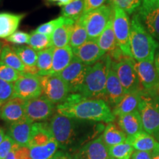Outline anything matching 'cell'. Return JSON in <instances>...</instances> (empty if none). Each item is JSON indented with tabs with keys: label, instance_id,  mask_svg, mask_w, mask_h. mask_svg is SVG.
Returning a JSON list of instances; mask_svg holds the SVG:
<instances>
[{
	"label": "cell",
	"instance_id": "11a10c76",
	"mask_svg": "<svg viewBox=\"0 0 159 159\" xmlns=\"http://www.w3.org/2000/svg\"><path fill=\"white\" fill-rule=\"evenodd\" d=\"M158 140H159V137H158Z\"/></svg>",
	"mask_w": 159,
	"mask_h": 159
},
{
	"label": "cell",
	"instance_id": "9a60e30c",
	"mask_svg": "<svg viewBox=\"0 0 159 159\" xmlns=\"http://www.w3.org/2000/svg\"><path fill=\"white\" fill-rule=\"evenodd\" d=\"M135 69L143 90L150 93H158L159 76L154 63L150 61H135Z\"/></svg>",
	"mask_w": 159,
	"mask_h": 159
},
{
	"label": "cell",
	"instance_id": "c3c4849f",
	"mask_svg": "<svg viewBox=\"0 0 159 159\" xmlns=\"http://www.w3.org/2000/svg\"><path fill=\"white\" fill-rule=\"evenodd\" d=\"M73 0H57V5L59 6H66L67 5H69V3H71Z\"/></svg>",
	"mask_w": 159,
	"mask_h": 159
},
{
	"label": "cell",
	"instance_id": "b9f144b4",
	"mask_svg": "<svg viewBox=\"0 0 159 159\" xmlns=\"http://www.w3.org/2000/svg\"><path fill=\"white\" fill-rule=\"evenodd\" d=\"M5 159H32L28 147L18 146L13 149Z\"/></svg>",
	"mask_w": 159,
	"mask_h": 159
},
{
	"label": "cell",
	"instance_id": "f6af8a7d",
	"mask_svg": "<svg viewBox=\"0 0 159 159\" xmlns=\"http://www.w3.org/2000/svg\"><path fill=\"white\" fill-rule=\"evenodd\" d=\"M52 159H72V157L71 156V155L69 154V152L62 150L57 151Z\"/></svg>",
	"mask_w": 159,
	"mask_h": 159
},
{
	"label": "cell",
	"instance_id": "db71d44e",
	"mask_svg": "<svg viewBox=\"0 0 159 159\" xmlns=\"http://www.w3.org/2000/svg\"><path fill=\"white\" fill-rule=\"evenodd\" d=\"M111 159H114V158H111Z\"/></svg>",
	"mask_w": 159,
	"mask_h": 159
},
{
	"label": "cell",
	"instance_id": "4316f807",
	"mask_svg": "<svg viewBox=\"0 0 159 159\" xmlns=\"http://www.w3.org/2000/svg\"><path fill=\"white\" fill-rule=\"evenodd\" d=\"M97 40L99 47L105 54L111 53L118 47L113 27V17L108 21L102 34L99 35Z\"/></svg>",
	"mask_w": 159,
	"mask_h": 159
},
{
	"label": "cell",
	"instance_id": "4dcf8cb0",
	"mask_svg": "<svg viewBox=\"0 0 159 159\" xmlns=\"http://www.w3.org/2000/svg\"><path fill=\"white\" fill-rule=\"evenodd\" d=\"M0 61L11 66V68L19 71V72L23 73L25 71V65L15 52L12 47L5 45L0 55Z\"/></svg>",
	"mask_w": 159,
	"mask_h": 159
},
{
	"label": "cell",
	"instance_id": "2e32d148",
	"mask_svg": "<svg viewBox=\"0 0 159 159\" xmlns=\"http://www.w3.org/2000/svg\"><path fill=\"white\" fill-rule=\"evenodd\" d=\"M72 159H111L109 148L102 136L89 141L75 151Z\"/></svg>",
	"mask_w": 159,
	"mask_h": 159
},
{
	"label": "cell",
	"instance_id": "681fc988",
	"mask_svg": "<svg viewBox=\"0 0 159 159\" xmlns=\"http://www.w3.org/2000/svg\"><path fill=\"white\" fill-rule=\"evenodd\" d=\"M5 136L6 135L5 134V131H4L3 129L0 127V144L2 142V141L4 140V139H5Z\"/></svg>",
	"mask_w": 159,
	"mask_h": 159
},
{
	"label": "cell",
	"instance_id": "d4e9b609",
	"mask_svg": "<svg viewBox=\"0 0 159 159\" xmlns=\"http://www.w3.org/2000/svg\"><path fill=\"white\" fill-rule=\"evenodd\" d=\"M126 141L132 145L134 150L146 152H152L159 143L156 142V139L152 135L144 130L141 131L134 136H128Z\"/></svg>",
	"mask_w": 159,
	"mask_h": 159
},
{
	"label": "cell",
	"instance_id": "8fae6325",
	"mask_svg": "<svg viewBox=\"0 0 159 159\" xmlns=\"http://www.w3.org/2000/svg\"><path fill=\"white\" fill-rule=\"evenodd\" d=\"M42 95V85L41 77L26 73H21V76L14 83L13 96L24 100L35 99Z\"/></svg>",
	"mask_w": 159,
	"mask_h": 159
},
{
	"label": "cell",
	"instance_id": "f907efd6",
	"mask_svg": "<svg viewBox=\"0 0 159 159\" xmlns=\"http://www.w3.org/2000/svg\"><path fill=\"white\" fill-rule=\"evenodd\" d=\"M4 47H5V44H4V43L2 42V41H0V55H1L2 51V49H3Z\"/></svg>",
	"mask_w": 159,
	"mask_h": 159
},
{
	"label": "cell",
	"instance_id": "5b68a950",
	"mask_svg": "<svg viewBox=\"0 0 159 159\" xmlns=\"http://www.w3.org/2000/svg\"><path fill=\"white\" fill-rule=\"evenodd\" d=\"M32 159H52L60 148L49 131L47 122H34L30 143Z\"/></svg>",
	"mask_w": 159,
	"mask_h": 159
},
{
	"label": "cell",
	"instance_id": "44dd1931",
	"mask_svg": "<svg viewBox=\"0 0 159 159\" xmlns=\"http://www.w3.org/2000/svg\"><path fill=\"white\" fill-rule=\"evenodd\" d=\"M118 125L127 136H134L144 130L142 118L138 110L119 116Z\"/></svg>",
	"mask_w": 159,
	"mask_h": 159
},
{
	"label": "cell",
	"instance_id": "6da1fadb",
	"mask_svg": "<svg viewBox=\"0 0 159 159\" xmlns=\"http://www.w3.org/2000/svg\"><path fill=\"white\" fill-rule=\"evenodd\" d=\"M89 121L69 118L57 113L51 117L47 126L55 140L58 143L60 148L63 151H76L97 131L103 128L102 125L93 128Z\"/></svg>",
	"mask_w": 159,
	"mask_h": 159
},
{
	"label": "cell",
	"instance_id": "f35d334b",
	"mask_svg": "<svg viewBox=\"0 0 159 159\" xmlns=\"http://www.w3.org/2000/svg\"><path fill=\"white\" fill-rule=\"evenodd\" d=\"M14 91V83H8L0 79V107L12 98Z\"/></svg>",
	"mask_w": 159,
	"mask_h": 159
},
{
	"label": "cell",
	"instance_id": "ba28073f",
	"mask_svg": "<svg viewBox=\"0 0 159 159\" xmlns=\"http://www.w3.org/2000/svg\"><path fill=\"white\" fill-rule=\"evenodd\" d=\"M111 66L116 71L125 94L143 90L135 69V61L133 57L125 56L116 62L112 61Z\"/></svg>",
	"mask_w": 159,
	"mask_h": 159
},
{
	"label": "cell",
	"instance_id": "277c9868",
	"mask_svg": "<svg viewBox=\"0 0 159 159\" xmlns=\"http://www.w3.org/2000/svg\"><path fill=\"white\" fill-rule=\"evenodd\" d=\"M111 63L110 55L106 54L94 65L90 66L78 94L85 98L105 100L107 77Z\"/></svg>",
	"mask_w": 159,
	"mask_h": 159
},
{
	"label": "cell",
	"instance_id": "5bb4252c",
	"mask_svg": "<svg viewBox=\"0 0 159 159\" xmlns=\"http://www.w3.org/2000/svg\"><path fill=\"white\" fill-rule=\"evenodd\" d=\"M89 67L74 57L70 64L58 74L67 83L71 94H78L80 92Z\"/></svg>",
	"mask_w": 159,
	"mask_h": 159
},
{
	"label": "cell",
	"instance_id": "f546056e",
	"mask_svg": "<svg viewBox=\"0 0 159 159\" xmlns=\"http://www.w3.org/2000/svg\"><path fill=\"white\" fill-rule=\"evenodd\" d=\"M88 40L89 36L86 29L83 25V20L80 18L77 21H75L71 29L69 47L71 49H75L80 47Z\"/></svg>",
	"mask_w": 159,
	"mask_h": 159
},
{
	"label": "cell",
	"instance_id": "1f68e13d",
	"mask_svg": "<svg viewBox=\"0 0 159 159\" xmlns=\"http://www.w3.org/2000/svg\"><path fill=\"white\" fill-rule=\"evenodd\" d=\"M84 8V0H73L69 5L62 7L61 16L76 21L83 15Z\"/></svg>",
	"mask_w": 159,
	"mask_h": 159
},
{
	"label": "cell",
	"instance_id": "816d5d0a",
	"mask_svg": "<svg viewBox=\"0 0 159 159\" xmlns=\"http://www.w3.org/2000/svg\"><path fill=\"white\" fill-rule=\"evenodd\" d=\"M49 1H51V2H57V0H49Z\"/></svg>",
	"mask_w": 159,
	"mask_h": 159
},
{
	"label": "cell",
	"instance_id": "8d00e7d4",
	"mask_svg": "<svg viewBox=\"0 0 159 159\" xmlns=\"http://www.w3.org/2000/svg\"><path fill=\"white\" fill-rule=\"evenodd\" d=\"M21 73L11 68L0 61V79L8 83H14L21 76Z\"/></svg>",
	"mask_w": 159,
	"mask_h": 159
},
{
	"label": "cell",
	"instance_id": "d6a6232c",
	"mask_svg": "<svg viewBox=\"0 0 159 159\" xmlns=\"http://www.w3.org/2000/svg\"><path fill=\"white\" fill-rule=\"evenodd\" d=\"M12 48L26 66H36L38 52L30 46H13Z\"/></svg>",
	"mask_w": 159,
	"mask_h": 159
},
{
	"label": "cell",
	"instance_id": "bcb514c9",
	"mask_svg": "<svg viewBox=\"0 0 159 159\" xmlns=\"http://www.w3.org/2000/svg\"><path fill=\"white\" fill-rule=\"evenodd\" d=\"M154 65L156 67V69L158 72V75L159 76V47L156 52V54H155V58H154Z\"/></svg>",
	"mask_w": 159,
	"mask_h": 159
},
{
	"label": "cell",
	"instance_id": "83f0119b",
	"mask_svg": "<svg viewBox=\"0 0 159 159\" xmlns=\"http://www.w3.org/2000/svg\"><path fill=\"white\" fill-rule=\"evenodd\" d=\"M102 137L105 144L108 148H111L114 145L125 142L128 136L120 128H117L114 124L109 123L105 127Z\"/></svg>",
	"mask_w": 159,
	"mask_h": 159
},
{
	"label": "cell",
	"instance_id": "30bf717a",
	"mask_svg": "<svg viewBox=\"0 0 159 159\" xmlns=\"http://www.w3.org/2000/svg\"><path fill=\"white\" fill-rule=\"evenodd\" d=\"M42 95L54 104H61L71 94L67 83L58 74L41 77Z\"/></svg>",
	"mask_w": 159,
	"mask_h": 159
},
{
	"label": "cell",
	"instance_id": "ffe728a7",
	"mask_svg": "<svg viewBox=\"0 0 159 159\" xmlns=\"http://www.w3.org/2000/svg\"><path fill=\"white\" fill-rule=\"evenodd\" d=\"M125 95V90L117 77L116 71L112 68V66H111L107 77L105 101L109 105L115 107L122 100Z\"/></svg>",
	"mask_w": 159,
	"mask_h": 159
},
{
	"label": "cell",
	"instance_id": "484cf974",
	"mask_svg": "<svg viewBox=\"0 0 159 159\" xmlns=\"http://www.w3.org/2000/svg\"><path fill=\"white\" fill-rule=\"evenodd\" d=\"M75 21L66 19L64 24L55 30L52 35V43L55 48H63L69 46L71 32Z\"/></svg>",
	"mask_w": 159,
	"mask_h": 159
},
{
	"label": "cell",
	"instance_id": "4fadbf2b",
	"mask_svg": "<svg viewBox=\"0 0 159 159\" xmlns=\"http://www.w3.org/2000/svg\"><path fill=\"white\" fill-rule=\"evenodd\" d=\"M55 108L54 103L41 96L26 100L25 117L33 123L42 122L54 115Z\"/></svg>",
	"mask_w": 159,
	"mask_h": 159
},
{
	"label": "cell",
	"instance_id": "e575fe53",
	"mask_svg": "<svg viewBox=\"0 0 159 159\" xmlns=\"http://www.w3.org/2000/svg\"><path fill=\"white\" fill-rule=\"evenodd\" d=\"M29 46L36 51H41L52 47V36L33 32L30 34Z\"/></svg>",
	"mask_w": 159,
	"mask_h": 159
},
{
	"label": "cell",
	"instance_id": "52a82bcc",
	"mask_svg": "<svg viewBox=\"0 0 159 159\" xmlns=\"http://www.w3.org/2000/svg\"><path fill=\"white\" fill-rule=\"evenodd\" d=\"M114 15L112 4L103 5L81 16L89 39H97Z\"/></svg>",
	"mask_w": 159,
	"mask_h": 159
},
{
	"label": "cell",
	"instance_id": "9c48e42d",
	"mask_svg": "<svg viewBox=\"0 0 159 159\" xmlns=\"http://www.w3.org/2000/svg\"><path fill=\"white\" fill-rule=\"evenodd\" d=\"M112 6L114 11L113 27L117 46L125 55L133 57L130 43V21L128 14L118 6L114 4H112Z\"/></svg>",
	"mask_w": 159,
	"mask_h": 159
},
{
	"label": "cell",
	"instance_id": "ab89813d",
	"mask_svg": "<svg viewBox=\"0 0 159 159\" xmlns=\"http://www.w3.org/2000/svg\"><path fill=\"white\" fill-rule=\"evenodd\" d=\"M18 146L20 145L9 136L6 135L2 142L0 144V159H5L10 152Z\"/></svg>",
	"mask_w": 159,
	"mask_h": 159
},
{
	"label": "cell",
	"instance_id": "3957f363",
	"mask_svg": "<svg viewBox=\"0 0 159 159\" xmlns=\"http://www.w3.org/2000/svg\"><path fill=\"white\" fill-rule=\"evenodd\" d=\"M130 43L134 60L153 62L159 43L147 30L136 13L133 15L130 21Z\"/></svg>",
	"mask_w": 159,
	"mask_h": 159
},
{
	"label": "cell",
	"instance_id": "7dc6e473",
	"mask_svg": "<svg viewBox=\"0 0 159 159\" xmlns=\"http://www.w3.org/2000/svg\"><path fill=\"white\" fill-rule=\"evenodd\" d=\"M152 155V159H159V143L157 147L151 152Z\"/></svg>",
	"mask_w": 159,
	"mask_h": 159
},
{
	"label": "cell",
	"instance_id": "7c38bea8",
	"mask_svg": "<svg viewBox=\"0 0 159 159\" xmlns=\"http://www.w3.org/2000/svg\"><path fill=\"white\" fill-rule=\"evenodd\" d=\"M136 13L150 35L159 40V0H144Z\"/></svg>",
	"mask_w": 159,
	"mask_h": 159
},
{
	"label": "cell",
	"instance_id": "e0dca14e",
	"mask_svg": "<svg viewBox=\"0 0 159 159\" xmlns=\"http://www.w3.org/2000/svg\"><path fill=\"white\" fill-rule=\"evenodd\" d=\"M72 50L74 57L89 66L94 65L106 55L99 47L97 39H89L80 47Z\"/></svg>",
	"mask_w": 159,
	"mask_h": 159
},
{
	"label": "cell",
	"instance_id": "836d02e7",
	"mask_svg": "<svg viewBox=\"0 0 159 159\" xmlns=\"http://www.w3.org/2000/svg\"><path fill=\"white\" fill-rule=\"evenodd\" d=\"M134 152V148L127 141L109 148V153L114 159H130Z\"/></svg>",
	"mask_w": 159,
	"mask_h": 159
},
{
	"label": "cell",
	"instance_id": "cb8c5ba5",
	"mask_svg": "<svg viewBox=\"0 0 159 159\" xmlns=\"http://www.w3.org/2000/svg\"><path fill=\"white\" fill-rule=\"evenodd\" d=\"M73 58L74 53L72 49L69 46L63 48H55L53 52L52 68L51 74H59L63 69L70 64Z\"/></svg>",
	"mask_w": 159,
	"mask_h": 159
},
{
	"label": "cell",
	"instance_id": "ee69618b",
	"mask_svg": "<svg viewBox=\"0 0 159 159\" xmlns=\"http://www.w3.org/2000/svg\"><path fill=\"white\" fill-rule=\"evenodd\" d=\"M130 159H152V155L151 152L136 150L134 152Z\"/></svg>",
	"mask_w": 159,
	"mask_h": 159
},
{
	"label": "cell",
	"instance_id": "d6986e66",
	"mask_svg": "<svg viewBox=\"0 0 159 159\" xmlns=\"http://www.w3.org/2000/svg\"><path fill=\"white\" fill-rule=\"evenodd\" d=\"M33 123L26 117L10 125L7 135L20 146H28L32 136Z\"/></svg>",
	"mask_w": 159,
	"mask_h": 159
},
{
	"label": "cell",
	"instance_id": "7a4b0ae2",
	"mask_svg": "<svg viewBox=\"0 0 159 159\" xmlns=\"http://www.w3.org/2000/svg\"><path fill=\"white\" fill-rule=\"evenodd\" d=\"M57 113L69 118L112 123L115 116L110 105L103 99H89L80 94H71L64 102L57 105Z\"/></svg>",
	"mask_w": 159,
	"mask_h": 159
},
{
	"label": "cell",
	"instance_id": "74e56055",
	"mask_svg": "<svg viewBox=\"0 0 159 159\" xmlns=\"http://www.w3.org/2000/svg\"><path fill=\"white\" fill-rule=\"evenodd\" d=\"M144 0H111L114 5L118 6L128 14L136 13Z\"/></svg>",
	"mask_w": 159,
	"mask_h": 159
},
{
	"label": "cell",
	"instance_id": "f1b7e54d",
	"mask_svg": "<svg viewBox=\"0 0 159 159\" xmlns=\"http://www.w3.org/2000/svg\"><path fill=\"white\" fill-rule=\"evenodd\" d=\"M53 52V47L38 52L36 66L39 69V76L42 77L51 74V70L52 68Z\"/></svg>",
	"mask_w": 159,
	"mask_h": 159
},
{
	"label": "cell",
	"instance_id": "603a6c76",
	"mask_svg": "<svg viewBox=\"0 0 159 159\" xmlns=\"http://www.w3.org/2000/svg\"><path fill=\"white\" fill-rule=\"evenodd\" d=\"M142 90L125 94L122 100L113 108L115 116H121L138 110L140 95Z\"/></svg>",
	"mask_w": 159,
	"mask_h": 159
},
{
	"label": "cell",
	"instance_id": "ac0fdd59",
	"mask_svg": "<svg viewBox=\"0 0 159 159\" xmlns=\"http://www.w3.org/2000/svg\"><path fill=\"white\" fill-rule=\"evenodd\" d=\"M26 100L13 97L1 107L0 117L7 123H14L25 117Z\"/></svg>",
	"mask_w": 159,
	"mask_h": 159
},
{
	"label": "cell",
	"instance_id": "8992f818",
	"mask_svg": "<svg viewBox=\"0 0 159 159\" xmlns=\"http://www.w3.org/2000/svg\"><path fill=\"white\" fill-rule=\"evenodd\" d=\"M138 111L143 129L149 134L159 137V96L158 93L142 91Z\"/></svg>",
	"mask_w": 159,
	"mask_h": 159
},
{
	"label": "cell",
	"instance_id": "60d3db41",
	"mask_svg": "<svg viewBox=\"0 0 159 159\" xmlns=\"http://www.w3.org/2000/svg\"><path fill=\"white\" fill-rule=\"evenodd\" d=\"M30 39V35L27 33L23 31H16L11 36L7 38L6 41L16 46H21V44H27V43L29 44Z\"/></svg>",
	"mask_w": 159,
	"mask_h": 159
},
{
	"label": "cell",
	"instance_id": "7402d4cb",
	"mask_svg": "<svg viewBox=\"0 0 159 159\" xmlns=\"http://www.w3.org/2000/svg\"><path fill=\"white\" fill-rule=\"evenodd\" d=\"M25 14L0 13V39H7L17 31Z\"/></svg>",
	"mask_w": 159,
	"mask_h": 159
},
{
	"label": "cell",
	"instance_id": "f5cc1de1",
	"mask_svg": "<svg viewBox=\"0 0 159 159\" xmlns=\"http://www.w3.org/2000/svg\"><path fill=\"white\" fill-rule=\"evenodd\" d=\"M0 109H1V107H0ZM0 114H1V111H0Z\"/></svg>",
	"mask_w": 159,
	"mask_h": 159
},
{
	"label": "cell",
	"instance_id": "d590c367",
	"mask_svg": "<svg viewBox=\"0 0 159 159\" xmlns=\"http://www.w3.org/2000/svg\"><path fill=\"white\" fill-rule=\"evenodd\" d=\"M66 21V18L63 16H60L57 18V19L51 20V21H48V22L44 23L43 25L39 26L33 32L52 36V35L54 33L55 30L57 27H59L60 26L62 25L63 24H64Z\"/></svg>",
	"mask_w": 159,
	"mask_h": 159
},
{
	"label": "cell",
	"instance_id": "7bdbcfd3",
	"mask_svg": "<svg viewBox=\"0 0 159 159\" xmlns=\"http://www.w3.org/2000/svg\"><path fill=\"white\" fill-rule=\"evenodd\" d=\"M105 1L106 0H84L85 8L83 14L102 6L105 2Z\"/></svg>",
	"mask_w": 159,
	"mask_h": 159
}]
</instances>
